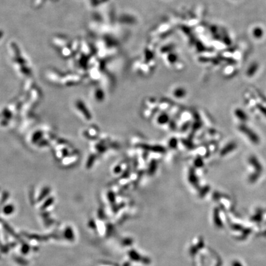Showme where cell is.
Instances as JSON below:
<instances>
[{
  "mask_svg": "<svg viewBox=\"0 0 266 266\" xmlns=\"http://www.w3.org/2000/svg\"><path fill=\"white\" fill-rule=\"evenodd\" d=\"M167 120H168V118H167L166 116L165 115H162L161 117H160L159 118V122L160 123H165Z\"/></svg>",
  "mask_w": 266,
  "mask_h": 266,
  "instance_id": "1",
  "label": "cell"
},
{
  "mask_svg": "<svg viewBox=\"0 0 266 266\" xmlns=\"http://www.w3.org/2000/svg\"><path fill=\"white\" fill-rule=\"evenodd\" d=\"M175 95H176L177 97H181V96H184L183 91H180V90H177V91L175 92Z\"/></svg>",
  "mask_w": 266,
  "mask_h": 266,
  "instance_id": "2",
  "label": "cell"
}]
</instances>
